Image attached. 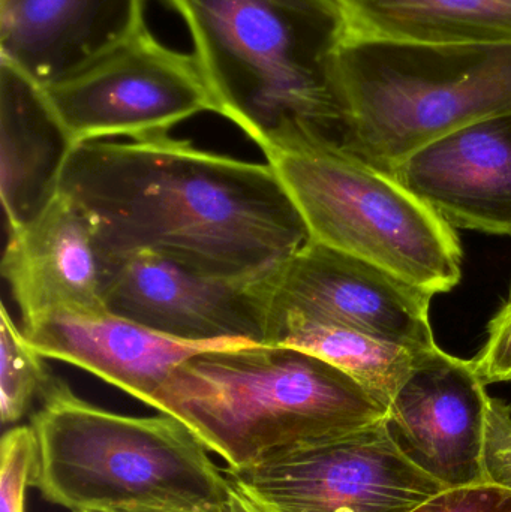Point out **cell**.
I'll use <instances>...</instances> for the list:
<instances>
[{
	"label": "cell",
	"mask_w": 511,
	"mask_h": 512,
	"mask_svg": "<svg viewBox=\"0 0 511 512\" xmlns=\"http://www.w3.org/2000/svg\"><path fill=\"white\" fill-rule=\"evenodd\" d=\"M59 191L86 213L101 259L152 254L209 276L251 277L309 242L269 162L207 152L170 134L78 144Z\"/></svg>",
	"instance_id": "obj_1"
},
{
	"label": "cell",
	"mask_w": 511,
	"mask_h": 512,
	"mask_svg": "<svg viewBox=\"0 0 511 512\" xmlns=\"http://www.w3.org/2000/svg\"><path fill=\"white\" fill-rule=\"evenodd\" d=\"M182 17L219 116L266 153L296 137L344 146L351 113L341 0H164Z\"/></svg>",
	"instance_id": "obj_2"
},
{
	"label": "cell",
	"mask_w": 511,
	"mask_h": 512,
	"mask_svg": "<svg viewBox=\"0 0 511 512\" xmlns=\"http://www.w3.org/2000/svg\"><path fill=\"white\" fill-rule=\"evenodd\" d=\"M150 408L185 423L231 469L374 426L389 411L327 361L260 343L189 358Z\"/></svg>",
	"instance_id": "obj_3"
},
{
	"label": "cell",
	"mask_w": 511,
	"mask_h": 512,
	"mask_svg": "<svg viewBox=\"0 0 511 512\" xmlns=\"http://www.w3.org/2000/svg\"><path fill=\"white\" fill-rule=\"evenodd\" d=\"M30 418V487L72 512H224L228 480L201 439L170 414L129 417L51 378Z\"/></svg>",
	"instance_id": "obj_4"
},
{
	"label": "cell",
	"mask_w": 511,
	"mask_h": 512,
	"mask_svg": "<svg viewBox=\"0 0 511 512\" xmlns=\"http://www.w3.org/2000/svg\"><path fill=\"white\" fill-rule=\"evenodd\" d=\"M345 149L392 173L420 147L511 114V44L432 45L353 33L341 51Z\"/></svg>",
	"instance_id": "obj_5"
},
{
	"label": "cell",
	"mask_w": 511,
	"mask_h": 512,
	"mask_svg": "<svg viewBox=\"0 0 511 512\" xmlns=\"http://www.w3.org/2000/svg\"><path fill=\"white\" fill-rule=\"evenodd\" d=\"M264 155L311 242L383 268L431 295L461 282L455 228L395 174L318 137L293 138Z\"/></svg>",
	"instance_id": "obj_6"
},
{
	"label": "cell",
	"mask_w": 511,
	"mask_h": 512,
	"mask_svg": "<svg viewBox=\"0 0 511 512\" xmlns=\"http://www.w3.org/2000/svg\"><path fill=\"white\" fill-rule=\"evenodd\" d=\"M225 475L275 512H411L444 490L402 451L387 418Z\"/></svg>",
	"instance_id": "obj_7"
},
{
	"label": "cell",
	"mask_w": 511,
	"mask_h": 512,
	"mask_svg": "<svg viewBox=\"0 0 511 512\" xmlns=\"http://www.w3.org/2000/svg\"><path fill=\"white\" fill-rule=\"evenodd\" d=\"M44 90L75 146L165 135L198 114H218L194 54L165 47L147 29Z\"/></svg>",
	"instance_id": "obj_8"
},
{
	"label": "cell",
	"mask_w": 511,
	"mask_h": 512,
	"mask_svg": "<svg viewBox=\"0 0 511 512\" xmlns=\"http://www.w3.org/2000/svg\"><path fill=\"white\" fill-rule=\"evenodd\" d=\"M266 343L293 319L341 325L417 352L440 348L429 307L434 295L354 256L309 240L261 276Z\"/></svg>",
	"instance_id": "obj_9"
},
{
	"label": "cell",
	"mask_w": 511,
	"mask_h": 512,
	"mask_svg": "<svg viewBox=\"0 0 511 512\" xmlns=\"http://www.w3.org/2000/svg\"><path fill=\"white\" fill-rule=\"evenodd\" d=\"M264 273L216 277L152 254L113 256L102 259V297L111 313L177 339L264 345Z\"/></svg>",
	"instance_id": "obj_10"
},
{
	"label": "cell",
	"mask_w": 511,
	"mask_h": 512,
	"mask_svg": "<svg viewBox=\"0 0 511 512\" xmlns=\"http://www.w3.org/2000/svg\"><path fill=\"white\" fill-rule=\"evenodd\" d=\"M488 390L471 360L443 349L414 367L387 411V424L405 454L444 489L486 481Z\"/></svg>",
	"instance_id": "obj_11"
},
{
	"label": "cell",
	"mask_w": 511,
	"mask_h": 512,
	"mask_svg": "<svg viewBox=\"0 0 511 512\" xmlns=\"http://www.w3.org/2000/svg\"><path fill=\"white\" fill-rule=\"evenodd\" d=\"M2 274L21 328L56 312H107L102 259L86 213L62 191L32 219L9 231Z\"/></svg>",
	"instance_id": "obj_12"
},
{
	"label": "cell",
	"mask_w": 511,
	"mask_h": 512,
	"mask_svg": "<svg viewBox=\"0 0 511 512\" xmlns=\"http://www.w3.org/2000/svg\"><path fill=\"white\" fill-rule=\"evenodd\" d=\"M393 174L453 228L511 236V114L420 147Z\"/></svg>",
	"instance_id": "obj_13"
},
{
	"label": "cell",
	"mask_w": 511,
	"mask_h": 512,
	"mask_svg": "<svg viewBox=\"0 0 511 512\" xmlns=\"http://www.w3.org/2000/svg\"><path fill=\"white\" fill-rule=\"evenodd\" d=\"M146 0H0V60L42 87L146 30Z\"/></svg>",
	"instance_id": "obj_14"
},
{
	"label": "cell",
	"mask_w": 511,
	"mask_h": 512,
	"mask_svg": "<svg viewBox=\"0 0 511 512\" xmlns=\"http://www.w3.org/2000/svg\"><path fill=\"white\" fill-rule=\"evenodd\" d=\"M38 354L92 373L152 406L156 393L189 358L246 340L198 343L177 339L111 313L56 312L21 328Z\"/></svg>",
	"instance_id": "obj_15"
},
{
	"label": "cell",
	"mask_w": 511,
	"mask_h": 512,
	"mask_svg": "<svg viewBox=\"0 0 511 512\" xmlns=\"http://www.w3.org/2000/svg\"><path fill=\"white\" fill-rule=\"evenodd\" d=\"M74 149L44 87L0 60V195L9 231L26 224L59 191Z\"/></svg>",
	"instance_id": "obj_16"
},
{
	"label": "cell",
	"mask_w": 511,
	"mask_h": 512,
	"mask_svg": "<svg viewBox=\"0 0 511 512\" xmlns=\"http://www.w3.org/2000/svg\"><path fill=\"white\" fill-rule=\"evenodd\" d=\"M357 35L432 45L511 44V0H341Z\"/></svg>",
	"instance_id": "obj_17"
},
{
	"label": "cell",
	"mask_w": 511,
	"mask_h": 512,
	"mask_svg": "<svg viewBox=\"0 0 511 512\" xmlns=\"http://www.w3.org/2000/svg\"><path fill=\"white\" fill-rule=\"evenodd\" d=\"M267 345L299 349L327 361L356 379L387 409L414 367L432 352L411 351L351 328L308 319L284 322Z\"/></svg>",
	"instance_id": "obj_18"
},
{
	"label": "cell",
	"mask_w": 511,
	"mask_h": 512,
	"mask_svg": "<svg viewBox=\"0 0 511 512\" xmlns=\"http://www.w3.org/2000/svg\"><path fill=\"white\" fill-rule=\"evenodd\" d=\"M53 376L44 357L27 343L5 304L0 306V415L2 423H17L29 412Z\"/></svg>",
	"instance_id": "obj_19"
},
{
	"label": "cell",
	"mask_w": 511,
	"mask_h": 512,
	"mask_svg": "<svg viewBox=\"0 0 511 512\" xmlns=\"http://www.w3.org/2000/svg\"><path fill=\"white\" fill-rule=\"evenodd\" d=\"M32 427H12L0 445V512H26V492L35 466Z\"/></svg>",
	"instance_id": "obj_20"
},
{
	"label": "cell",
	"mask_w": 511,
	"mask_h": 512,
	"mask_svg": "<svg viewBox=\"0 0 511 512\" xmlns=\"http://www.w3.org/2000/svg\"><path fill=\"white\" fill-rule=\"evenodd\" d=\"M483 466L486 481L511 489V406L492 396L486 414Z\"/></svg>",
	"instance_id": "obj_21"
},
{
	"label": "cell",
	"mask_w": 511,
	"mask_h": 512,
	"mask_svg": "<svg viewBox=\"0 0 511 512\" xmlns=\"http://www.w3.org/2000/svg\"><path fill=\"white\" fill-rule=\"evenodd\" d=\"M411 512H511V489L489 481L444 489Z\"/></svg>",
	"instance_id": "obj_22"
},
{
	"label": "cell",
	"mask_w": 511,
	"mask_h": 512,
	"mask_svg": "<svg viewBox=\"0 0 511 512\" xmlns=\"http://www.w3.org/2000/svg\"><path fill=\"white\" fill-rule=\"evenodd\" d=\"M471 364L486 387L511 382V298L489 322L488 339Z\"/></svg>",
	"instance_id": "obj_23"
},
{
	"label": "cell",
	"mask_w": 511,
	"mask_h": 512,
	"mask_svg": "<svg viewBox=\"0 0 511 512\" xmlns=\"http://www.w3.org/2000/svg\"><path fill=\"white\" fill-rule=\"evenodd\" d=\"M230 480V478H228ZM224 512H275L266 504L255 498L248 490L243 489L236 481L230 480L227 502Z\"/></svg>",
	"instance_id": "obj_24"
},
{
	"label": "cell",
	"mask_w": 511,
	"mask_h": 512,
	"mask_svg": "<svg viewBox=\"0 0 511 512\" xmlns=\"http://www.w3.org/2000/svg\"><path fill=\"white\" fill-rule=\"evenodd\" d=\"M132 512H158V511H132Z\"/></svg>",
	"instance_id": "obj_25"
}]
</instances>
